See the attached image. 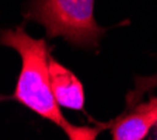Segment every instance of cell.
<instances>
[{
    "instance_id": "obj_3",
    "label": "cell",
    "mask_w": 157,
    "mask_h": 140,
    "mask_svg": "<svg viewBox=\"0 0 157 140\" xmlns=\"http://www.w3.org/2000/svg\"><path fill=\"white\" fill-rule=\"evenodd\" d=\"M157 125V97L132 107L131 111L119 115L108 123L97 126L108 127L114 140H142Z\"/></svg>"
},
{
    "instance_id": "obj_2",
    "label": "cell",
    "mask_w": 157,
    "mask_h": 140,
    "mask_svg": "<svg viewBox=\"0 0 157 140\" xmlns=\"http://www.w3.org/2000/svg\"><path fill=\"white\" fill-rule=\"evenodd\" d=\"M25 18L45 27L46 36H62L75 48L95 49L107 28L94 18V0H31Z\"/></svg>"
},
{
    "instance_id": "obj_1",
    "label": "cell",
    "mask_w": 157,
    "mask_h": 140,
    "mask_svg": "<svg viewBox=\"0 0 157 140\" xmlns=\"http://www.w3.org/2000/svg\"><path fill=\"white\" fill-rule=\"evenodd\" d=\"M0 44L17 51L21 59V70L13 100L18 101L39 116L53 122L72 140H93L100 127L75 126L63 116L51 85L49 46L44 38L35 39L25 32L24 27L2 29Z\"/></svg>"
},
{
    "instance_id": "obj_4",
    "label": "cell",
    "mask_w": 157,
    "mask_h": 140,
    "mask_svg": "<svg viewBox=\"0 0 157 140\" xmlns=\"http://www.w3.org/2000/svg\"><path fill=\"white\" fill-rule=\"evenodd\" d=\"M49 76L58 104L73 111H83L84 88L77 76L52 58H49Z\"/></svg>"
}]
</instances>
